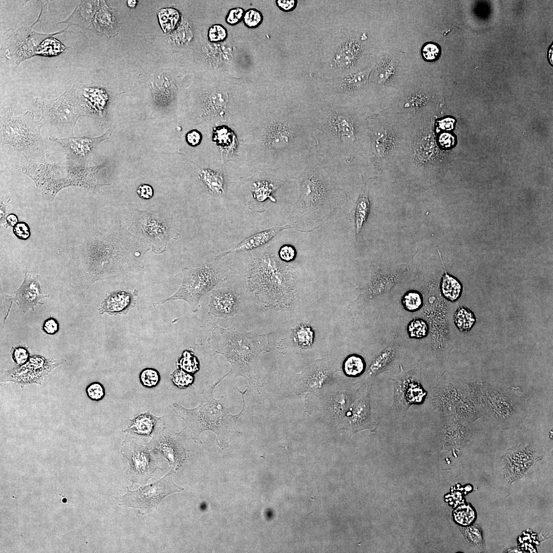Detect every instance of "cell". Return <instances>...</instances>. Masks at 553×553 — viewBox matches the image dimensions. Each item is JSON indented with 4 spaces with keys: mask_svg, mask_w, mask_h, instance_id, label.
<instances>
[{
    "mask_svg": "<svg viewBox=\"0 0 553 553\" xmlns=\"http://www.w3.org/2000/svg\"><path fill=\"white\" fill-rule=\"evenodd\" d=\"M146 242L122 228L86 238L70 253V278L87 290L95 281L124 275L142 268Z\"/></svg>",
    "mask_w": 553,
    "mask_h": 553,
    "instance_id": "1",
    "label": "cell"
},
{
    "mask_svg": "<svg viewBox=\"0 0 553 553\" xmlns=\"http://www.w3.org/2000/svg\"><path fill=\"white\" fill-rule=\"evenodd\" d=\"M354 165L327 153L312 156L302 173L292 177L299 190L291 225L311 230L346 203L344 181Z\"/></svg>",
    "mask_w": 553,
    "mask_h": 553,
    "instance_id": "2",
    "label": "cell"
},
{
    "mask_svg": "<svg viewBox=\"0 0 553 553\" xmlns=\"http://www.w3.org/2000/svg\"><path fill=\"white\" fill-rule=\"evenodd\" d=\"M307 112L323 152L353 164L367 154V122L355 110L314 100Z\"/></svg>",
    "mask_w": 553,
    "mask_h": 553,
    "instance_id": "3",
    "label": "cell"
},
{
    "mask_svg": "<svg viewBox=\"0 0 553 553\" xmlns=\"http://www.w3.org/2000/svg\"><path fill=\"white\" fill-rule=\"evenodd\" d=\"M250 253L249 292L266 307H287L295 285L292 269L266 247Z\"/></svg>",
    "mask_w": 553,
    "mask_h": 553,
    "instance_id": "4",
    "label": "cell"
},
{
    "mask_svg": "<svg viewBox=\"0 0 553 553\" xmlns=\"http://www.w3.org/2000/svg\"><path fill=\"white\" fill-rule=\"evenodd\" d=\"M211 335L208 338L214 355H224L230 364L227 373L235 377L241 376L256 387L261 382L257 375L256 361L263 351L269 352L267 334L246 331L233 328H224L211 322Z\"/></svg>",
    "mask_w": 553,
    "mask_h": 553,
    "instance_id": "5",
    "label": "cell"
},
{
    "mask_svg": "<svg viewBox=\"0 0 553 553\" xmlns=\"http://www.w3.org/2000/svg\"><path fill=\"white\" fill-rule=\"evenodd\" d=\"M226 376L227 374L201 393L200 403L196 408L189 409L176 402L173 403L177 416L185 421V428L190 429L192 438L196 443L201 444L200 434L203 431H210L216 434L217 444L223 449L228 445L233 437L241 434L237 422L244 410V394L247 390L242 392L237 388L242 395L243 407L236 415L229 413L226 407L225 398L223 396L219 399H216L213 395L215 387Z\"/></svg>",
    "mask_w": 553,
    "mask_h": 553,
    "instance_id": "6",
    "label": "cell"
},
{
    "mask_svg": "<svg viewBox=\"0 0 553 553\" xmlns=\"http://www.w3.org/2000/svg\"><path fill=\"white\" fill-rule=\"evenodd\" d=\"M102 167V165L98 164L88 167L76 164L65 166L44 161L27 164L20 169L34 181L43 198L52 201L59 191L70 186L93 189L99 186L108 185L99 184L96 177L97 173Z\"/></svg>",
    "mask_w": 553,
    "mask_h": 553,
    "instance_id": "7",
    "label": "cell"
},
{
    "mask_svg": "<svg viewBox=\"0 0 553 553\" xmlns=\"http://www.w3.org/2000/svg\"><path fill=\"white\" fill-rule=\"evenodd\" d=\"M42 124L35 121L31 111L14 116L12 109L7 107L1 112V144H9L23 155L27 164L45 161L48 153L40 128Z\"/></svg>",
    "mask_w": 553,
    "mask_h": 553,
    "instance_id": "8",
    "label": "cell"
},
{
    "mask_svg": "<svg viewBox=\"0 0 553 553\" xmlns=\"http://www.w3.org/2000/svg\"><path fill=\"white\" fill-rule=\"evenodd\" d=\"M215 260L196 268H183L182 282L178 290L172 296L155 303V305L183 300L189 304L193 312L197 311L200 307L201 298L233 271L228 262Z\"/></svg>",
    "mask_w": 553,
    "mask_h": 553,
    "instance_id": "9",
    "label": "cell"
},
{
    "mask_svg": "<svg viewBox=\"0 0 553 553\" xmlns=\"http://www.w3.org/2000/svg\"><path fill=\"white\" fill-rule=\"evenodd\" d=\"M35 102L41 110L39 121L54 125L63 136L72 137L78 119L84 116L75 83L55 99L36 97Z\"/></svg>",
    "mask_w": 553,
    "mask_h": 553,
    "instance_id": "10",
    "label": "cell"
},
{
    "mask_svg": "<svg viewBox=\"0 0 553 553\" xmlns=\"http://www.w3.org/2000/svg\"><path fill=\"white\" fill-rule=\"evenodd\" d=\"M132 226L135 236L148 243L156 253L164 251L168 242L178 237L172 216L165 211L135 209Z\"/></svg>",
    "mask_w": 553,
    "mask_h": 553,
    "instance_id": "11",
    "label": "cell"
},
{
    "mask_svg": "<svg viewBox=\"0 0 553 553\" xmlns=\"http://www.w3.org/2000/svg\"><path fill=\"white\" fill-rule=\"evenodd\" d=\"M175 470L171 468L163 477L148 485H142L136 490L126 487V493L115 499L120 506L138 509V514L143 516L158 509L162 500L170 494L182 491L184 488L173 480Z\"/></svg>",
    "mask_w": 553,
    "mask_h": 553,
    "instance_id": "12",
    "label": "cell"
},
{
    "mask_svg": "<svg viewBox=\"0 0 553 553\" xmlns=\"http://www.w3.org/2000/svg\"><path fill=\"white\" fill-rule=\"evenodd\" d=\"M120 451L129 463L126 474L132 482L131 487L135 483L140 485L146 484L157 470L162 471L154 451L148 446L138 444L133 440L123 441Z\"/></svg>",
    "mask_w": 553,
    "mask_h": 553,
    "instance_id": "13",
    "label": "cell"
},
{
    "mask_svg": "<svg viewBox=\"0 0 553 553\" xmlns=\"http://www.w3.org/2000/svg\"><path fill=\"white\" fill-rule=\"evenodd\" d=\"M333 48L329 58L332 78L350 73L363 53V46L356 36L339 30L333 36Z\"/></svg>",
    "mask_w": 553,
    "mask_h": 553,
    "instance_id": "14",
    "label": "cell"
},
{
    "mask_svg": "<svg viewBox=\"0 0 553 553\" xmlns=\"http://www.w3.org/2000/svg\"><path fill=\"white\" fill-rule=\"evenodd\" d=\"M394 389V407L399 411L406 412L412 405L422 403L427 394L419 377L413 370L401 372L395 378Z\"/></svg>",
    "mask_w": 553,
    "mask_h": 553,
    "instance_id": "15",
    "label": "cell"
},
{
    "mask_svg": "<svg viewBox=\"0 0 553 553\" xmlns=\"http://www.w3.org/2000/svg\"><path fill=\"white\" fill-rule=\"evenodd\" d=\"M112 135L110 130L103 135L94 137L87 136L58 138L50 136V140L61 145L66 158L76 164L87 165L97 145Z\"/></svg>",
    "mask_w": 553,
    "mask_h": 553,
    "instance_id": "16",
    "label": "cell"
},
{
    "mask_svg": "<svg viewBox=\"0 0 553 553\" xmlns=\"http://www.w3.org/2000/svg\"><path fill=\"white\" fill-rule=\"evenodd\" d=\"M179 434L164 427L153 436L148 443V447L153 451L160 452L175 471L178 470L187 459L186 450L178 439Z\"/></svg>",
    "mask_w": 553,
    "mask_h": 553,
    "instance_id": "17",
    "label": "cell"
},
{
    "mask_svg": "<svg viewBox=\"0 0 553 553\" xmlns=\"http://www.w3.org/2000/svg\"><path fill=\"white\" fill-rule=\"evenodd\" d=\"M60 364L55 361H50L39 355L30 357L25 364L12 370L4 371L8 378L19 381H38L53 368Z\"/></svg>",
    "mask_w": 553,
    "mask_h": 553,
    "instance_id": "18",
    "label": "cell"
},
{
    "mask_svg": "<svg viewBox=\"0 0 553 553\" xmlns=\"http://www.w3.org/2000/svg\"><path fill=\"white\" fill-rule=\"evenodd\" d=\"M39 275L32 276L26 272L22 284L14 292L13 301L24 312L32 309L38 304H43L40 300L49 297V294H44L38 281Z\"/></svg>",
    "mask_w": 553,
    "mask_h": 553,
    "instance_id": "19",
    "label": "cell"
},
{
    "mask_svg": "<svg viewBox=\"0 0 553 553\" xmlns=\"http://www.w3.org/2000/svg\"><path fill=\"white\" fill-rule=\"evenodd\" d=\"M369 390L364 391L354 401L347 415L349 428L353 432L365 429L374 430L377 424L371 418Z\"/></svg>",
    "mask_w": 553,
    "mask_h": 553,
    "instance_id": "20",
    "label": "cell"
},
{
    "mask_svg": "<svg viewBox=\"0 0 553 553\" xmlns=\"http://www.w3.org/2000/svg\"><path fill=\"white\" fill-rule=\"evenodd\" d=\"M239 296L229 289L213 290L208 304V314L219 318L233 316L239 309Z\"/></svg>",
    "mask_w": 553,
    "mask_h": 553,
    "instance_id": "21",
    "label": "cell"
},
{
    "mask_svg": "<svg viewBox=\"0 0 553 553\" xmlns=\"http://www.w3.org/2000/svg\"><path fill=\"white\" fill-rule=\"evenodd\" d=\"M538 459L526 448L509 450L505 456V477L510 481L521 478Z\"/></svg>",
    "mask_w": 553,
    "mask_h": 553,
    "instance_id": "22",
    "label": "cell"
},
{
    "mask_svg": "<svg viewBox=\"0 0 553 553\" xmlns=\"http://www.w3.org/2000/svg\"><path fill=\"white\" fill-rule=\"evenodd\" d=\"M136 291L118 290L108 293L101 302L99 313H107L111 315L126 313L135 304Z\"/></svg>",
    "mask_w": 553,
    "mask_h": 553,
    "instance_id": "23",
    "label": "cell"
},
{
    "mask_svg": "<svg viewBox=\"0 0 553 553\" xmlns=\"http://www.w3.org/2000/svg\"><path fill=\"white\" fill-rule=\"evenodd\" d=\"M292 227L290 224L275 226L252 235L243 240L236 247L221 252L215 257V260L221 259L232 252L251 250L259 248L267 243L279 232Z\"/></svg>",
    "mask_w": 553,
    "mask_h": 553,
    "instance_id": "24",
    "label": "cell"
},
{
    "mask_svg": "<svg viewBox=\"0 0 553 553\" xmlns=\"http://www.w3.org/2000/svg\"><path fill=\"white\" fill-rule=\"evenodd\" d=\"M161 418L153 415L150 411L129 419V424L122 432L133 436L153 437L156 427Z\"/></svg>",
    "mask_w": 553,
    "mask_h": 553,
    "instance_id": "25",
    "label": "cell"
},
{
    "mask_svg": "<svg viewBox=\"0 0 553 553\" xmlns=\"http://www.w3.org/2000/svg\"><path fill=\"white\" fill-rule=\"evenodd\" d=\"M455 421L447 422L440 430L439 443L445 449L461 448L465 442L464 429Z\"/></svg>",
    "mask_w": 553,
    "mask_h": 553,
    "instance_id": "26",
    "label": "cell"
},
{
    "mask_svg": "<svg viewBox=\"0 0 553 553\" xmlns=\"http://www.w3.org/2000/svg\"><path fill=\"white\" fill-rule=\"evenodd\" d=\"M396 353L397 348L394 345H390L385 348L371 363L367 371L366 378H373L386 371L394 361Z\"/></svg>",
    "mask_w": 553,
    "mask_h": 553,
    "instance_id": "27",
    "label": "cell"
},
{
    "mask_svg": "<svg viewBox=\"0 0 553 553\" xmlns=\"http://www.w3.org/2000/svg\"><path fill=\"white\" fill-rule=\"evenodd\" d=\"M440 291L445 299L455 302L461 295L462 286L456 278L445 271L441 281Z\"/></svg>",
    "mask_w": 553,
    "mask_h": 553,
    "instance_id": "28",
    "label": "cell"
},
{
    "mask_svg": "<svg viewBox=\"0 0 553 553\" xmlns=\"http://www.w3.org/2000/svg\"><path fill=\"white\" fill-rule=\"evenodd\" d=\"M370 207L368 190L364 189L354 207V222L356 235L358 236L368 216Z\"/></svg>",
    "mask_w": 553,
    "mask_h": 553,
    "instance_id": "29",
    "label": "cell"
},
{
    "mask_svg": "<svg viewBox=\"0 0 553 553\" xmlns=\"http://www.w3.org/2000/svg\"><path fill=\"white\" fill-rule=\"evenodd\" d=\"M397 63L392 58L387 57L381 60L375 68V75L377 82L384 84L393 79L396 74Z\"/></svg>",
    "mask_w": 553,
    "mask_h": 553,
    "instance_id": "30",
    "label": "cell"
},
{
    "mask_svg": "<svg viewBox=\"0 0 553 553\" xmlns=\"http://www.w3.org/2000/svg\"><path fill=\"white\" fill-rule=\"evenodd\" d=\"M453 319L456 327L461 332L470 331L476 321L474 313L464 306H459L457 309Z\"/></svg>",
    "mask_w": 553,
    "mask_h": 553,
    "instance_id": "31",
    "label": "cell"
},
{
    "mask_svg": "<svg viewBox=\"0 0 553 553\" xmlns=\"http://www.w3.org/2000/svg\"><path fill=\"white\" fill-rule=\"evenodd\" d=\"M395 275L383 276L375 273L368 286L369 292L372 295L389 291L395 285Z\"/></svg>",
    "mask_w": 553,
    "mask_h": 553,
    "instance_id": "32",
    "label": "cell"
},
{
    "mask_svg": "<svg viewBox=\"0 0 553 553\" xmlns=\"http://www.w3.org/2000/svg\"><path fill=\"white\" fill-rule=\"evenodd\" d=\"M343 368L345 374L348 376L358 377L364 372L366 363L361 356L352 354L346 358Z\"/></svg>",
    "mask_w": 553,
    "mask_h": 553,
    "instance_id": "33",
    "label": "cell"
},
{
    "mask_svg": "<svg viewBox=\"0 0 553 553\" xmlns=\"http://www.w3.org/2000/svg\"><path fill=\"white\" fill-rule=\"evenodd\" d=\"M401 303L405 310L414 312L422 307L423 297L422 294L417 290H409L403 295Z\"/></svg>",
    "mask_w": 553,
    "mask_h": 553,
    "instance_id": "34",
    "label": "cell"
},
{
    "mask_svg": "<svg viewBox=\"0 0 553 553\" xmlns=\"http://www.w3.org/2000/svg\"><path fill=\"white\" fill-rule=\"evenodd\" d=\"M407 331L409 338L420 339L428 336L429 326L426 321L420 318H415L408 324Z\"/></svg>",
    "mask_w": 553,
    "mask_h": 553,
    "instance_id": "35",
    "label": "cell"
},
{
    "mask_svg": "<svg viewBox=\"0 0 553 553\" xmlns=\"http://www.w3.org/2000/svg\"><path fill=\"white\" fill-rule=\"evenodd\" d=\"M199 177L212 193L216 194L222 193L223 180L220 175L207 170H202L199 173Z\"/></svg>",
    "mask_w": 553,
    "mask_h": 553,
    "instance_id": "36",
    "label": "cell"
},
{
    "mask_svg": "<svg viewBox=\"0 0 553 553\" xmlns=\"http://www.w3.org/2000/svg\"><path fill=\"white\" fill-rule=\"evenodd\" d=\"M158 15L160 24L165 32L174 29L180 19L179 11L173 8L162 9Z\"/></svg>",
    "mask_w": 553,
    "mask_h": 553,
    "instance_id": "37",
    "label": "cell"
},
{
    "mask_svg": "<svg viewBox=\"0 0 553 553\" xmlns=\"http://www.w3.org/2000/svg\"><path fill=\"white\" fill-rule=\"evenodd\" d=\"M349 402L347 396L344 394L335 395L330 400L328 405L329 413L335 418L342 417L347 410Z\"/></svg>",
    "mask_w": 553,
    "mask_h": 553,
    "instance_id": "38",
    "label": "cell"
},
{
    "mask_svg": "<svg viewBox=\"0 0 553 553\" xmlns=\"http://www.w3.org/2000/svg\"><path fill=\"white\" fill-rule=\"evenodd\" d=\"M177 365L179 369L190 374H195L199 370L198 359L192 352L188 350L183 351Z\"/></svg>",
    "mask_w": 553,
    "mask_h": 553,
    "instance_id": "39",
    "label": "cell"
},
{
    "mask_svg": "<svg viewBox=\"0 0 553 553\" xmlns=\"http://www.w3.org/2000/svg\"><path fill=\"white\" fill-rule=\"evenodd\" d=\"M139 380L142 385L148 388L156 387L160 381V375L155 369L147 368L143 369L139 374Z\"/></svg>",
    "mask_w": 553,
    "mask_h": 553,
    "instance_id": "40",
    "label": "cell"
},
{
    "mask_svg": "<svg viewBox=\"0 0 553 553\" xmlns=\"http://www.w3.org/2000/svg\"><path fill=\"white\" fill-rule=\"evenodd\" d=\"M173 383L180 389L186 388L191 385L194 380V376L192 374L178 369L171 374Z\"/></svg>",
    "mask_w": 553,
    "mask_h": 553,
    "instance_id": "41",
    "label": "cell"
},
{
    "mask_svg": "<svg viewBox=\"0 0 553 553\" xmlns=\"http://www.w3.org/2000/svg\"><path fill=\"white\" fill-rule=\"evenodd\" d=\"M421 54L422 58L425 61L433 62L440 57L441 48L436 43L433 42H426L421 49Z\"/></svg>",
    "mask_w": 553,
    "mask_h": 553,
    "instance_id": "42",
    "label": "cell"
},
{
    "mask_svg": "<svg viewBox=\"0 0 553 553\" xmlns=\"http://www.w3.org/2000/svg\"><path fill=\"white\" fill-rule=\"evenodd\" d=\"M263 20L262 13L256 9L251 8L245 12L243 22L248 28H256L259 27Z\"/></svg>",
    "mask_w": 553,
    "mask_h": 553,
    "instance_id": "43",
    "label": "cell"
},
{
    "mask_svg": "<svg viewBox=\"0 0 553 553\" xmlns=\"http://www.w3.org/2000/svg\"><path fill=\"white\" fill-rule=\"evenodd\" d=\"M227 30L221 24H214L208 29L207 37L208 40L211 42L223 41L227 38Z\"/></svg>",
    "mask_w": 553,
    "mask_h": 553,
    "instance_id": "44",
    "label": "cell"
},
{
    "mask_svg": "<svg viewBox=\"0 0 553 553\" xmlns=\"http://www.w3.org/2000/svg\"><path fill=\"white\" fill-rule=\"evenodd\" d=\"M294 339L300 345L309 346L313 342V332L310 327H301L296 330L294 333Z\"/></svg>",
    "mask_w": 553,
    "mask_h": 553,
    "instance_id": "45",
    "label": "cell"
},
{
    "mask_svg": "<svg viewBox=\"0 0 553 553\" xmlns=\"http://www.w3.org/2000/svg\"><path fill=\"white\" fill-rule=\"evenodd\" d=\"M328 375L324 371L317 370L308 376L305 382V388L307 389H315L320 388L325 381Z\"/></svg>",
    "mask_w": 553,
    "mask_h": 553,
    "instance_id": "46",
    "label": "cell"
},
{
    "mask_svg": "<svg viewBox=\"0 0 553 553\" xmlns=\"http://www.w3.org/2000/svg\"><path fill=\"white\" fill-rule=\"evenodd\" d=\"M88 397L94 401H100L105 396V389L103 385L99 382H93L89 385L86 389Z\"/></svg>",
    "mask_w": 553,
    "mask_h": 553,
    "instance_id": "47",
    "label": "cell"
},
{
    "mask_svg": "<svg viewBox=\"0 0 553 553\" xmlns=\"http://www.w3.org/2000/svg\"><path fill=\"white\" fill-rule=\"evenodd\" d=\"M11 352L13 360L19 366L27 363L30 358L28 348L24 346L12 347Z\"/></svg>",
    "mask_w": 553,
    "mask_h": 553,
    "instance_id": "48",
    "label": "cell"
},
{
    "mask_svg": "<svg viewBox=\"0 0 553 553\" xmlns=\"http://www.w3.org/2000/svg\"><path fill=\"white\" fill-rule=\"evenodd\" d=\"M245 10L241 7H236L229 10L225 17L226 23L230 26H235L243 20Z\"/></svg>",
    "mask_w": 553,
    "mask_h": 553,
    "instance_id": "49",
    "label": "cell"
},
{
    "mask_svg": "<svg viewBox=\"0 0 553 553\" xmlns=\"http://www.w3.org/2000/svg\"><path fill=\"white\" fill-rule=\"evenodd\" d=\"M14 235L21 240H27L31 236V231L28 224L25 222H18L13 227Z\"/></svg>",
    "mask_w": 553,
    "mask_h": 553,
    "instance_id": "50",
    "label": "cell"
},
{
    "mask_svg": "<svg viewBox=\"0 0 553 553\" xmlns=\"http://www.w3.org/2000/svg\"><path fill=\"white\" fill-rule=\"evenodd\" d=\"M464 534L470 542L475 545H480L482 543V534L480 530L475 526H471L464 528Z\"/></svg>",
    "mask_w": 553,
    "mask_h": 553,
    "instance_id": "51",
    "label": "cell"
},
{
    "mask_svg": "<svg viewBox=\"0 0 553 553\" xmlns=\"http://www.w3.org/2000/svg\"><path fill=\"white\" fill-rule=\"evenodd\" d=\"M296 256L295 248L291 245L282 246L279 251V257L283 262H288L294 260Z\"/></svg>",
    "mask_w": 553,
    "mask_h": 553,
    "instance_id": "52",
    "label": "cell"
},
{
    "mask_svg": "<svg viewBox=\"0 0 553 553\" xmlns=\"http://www.w3.org/2000/svg\"><path fill=\"white\" fill-rule=\"evenodd\" d=\"M408 101L413 109H419L426 104L428 97L423 94L416 93L409 96Z\"/></svg>",
    "mask_w": 553,
    "mask_h": 553,
    "instance_id": "53",
    "label": "cell"
},
{
    "mask_svg": "<svg viewBox=\"0 0 553 553\" xmlns=\"http://www.w3.org/2000/svg\"><path fill=\"white\" fill-rule=\"evenodd\" d=\"M42 329L46 333L54 335L59 330V324L56 319L50 317L44 321Z\"/></svg>",
    "mask_w": 553,
    "mask_h": 553,
    "instance_id": "54",
    "label": "cell"
},
{
    "mask_svg": "<svg viewBox=\"0 0 553 553\" xmlns=\"http://www.w3.org/2000/svg\"><path fill=\"white\" fill-rule=\"evenodd\" d=\"M138 195L144 199H150L154 195L153 187L147 184H141L137 189Z\"/></svg>",
    "mask_w": 553,
    "mask_h": 553,
    "instance_id": "55",
    "label": "cell"
},
{
    "mask_svg": "<svg viewBox=\"0 0 553 553\" xmlns=\"http://www.w3.org/2000/svg\"><path fill=\"white\" fill-rule=\"evenodd\" d=\"M275 4L277 7L282 11L289 12L293 10L297 4V1L291 0H276Z\"/></svg>",
    "mask_w": 553,
    "mask_h": 553,
    "instance_id": "56",
    "label": "cell"
},
{
    "mask_svg": "<svg viewBox=\"0 0 553 553\" xmlns=\"http://www.w3.org/2000/svg\"><path fill=\"white\" fill-rule=\"evenodd\" d=\"M186 137L188 143L193 146L198 145L201 139L200 134L195 130L188 133Z\"/></svg>",
    "mask_w": 553,
    "mask_h": 553,
    "instance_id": "57",
    "label": "cell"
},
{
    "mask_svg": "<svg viewBox=\"0 0 553 553\" xmlns=\"http://www.w3.org/2000/svg\"><path fill=\"white\" fill-rule=\"evenodd\" d=\"M10 200L9 199L7 202L4 203L3 200L1 199V224L2 225L4 226L5 227H7L6 222V216H5L6 214V208L7 203Z\"/></svg>",
    "mask_w": 553,
    "mask_h": 553,
    "instance_id": "58",
    "label": "cell"
},
{
    "mask_svg": "<svg viewBox=\"0 0 553 553\" xmlns=\"http://www.w3.org/2000/svg\"><path fill=\"white\" fill-rule=\"evenodd\" d=\"M6 222L7 227L8 226L13 227L18 222V219L15 214L11 213L7 216Z\"/></svg>",
    "mask_w": 553,
    "mask_h": 553,
    "instance_id": "59",
    "label": "cell"
},
{
    "mask_svg": "<svg viewBox=\"0 0 553 553\" xmlns=\"http://www.w3.org/2000/svg\"><path fill=\"white\" fill-rule=\"evenodd\" d=\"M451 136L449 135H445L443 136V137H442L441 141L444 145H448V144H450L451 141Z\"/></svg>",
    "mask_w": 553,
    "mask_h": 553,
    "instance_id": "60",
    "label": "cell"
},
{
    "mask_svg": "<svg viewBox=\"0 0 553 553\" xmlns=\"http://www.w3.org/2000/svg\"><path fill=\"white\" fill-rule=\"evenodd\" d=\"M136 1H128V5L131 7H135V6L136 5Z\"/></svg>",
    "mask_w": 553,
    "mask_h": 553,
    "instance_id": "61",
    "label": "cell"
},
{
    "mask_svg": "<svg viewBox=\"0 0 553 553\" xmlns=\"http://www.w3.org/2000/svg\"><path fill=\"white\" fill-rule=\"evenodd\" d=\"M67 502V499H66V498H64V499H63V500H62V502H64V503H65V502Z\"/></svg>",
    "mask_w": 553,
    "mask_h": 553,
    "instance_id": "62",
    "label": "cell"
}]
</instances>
